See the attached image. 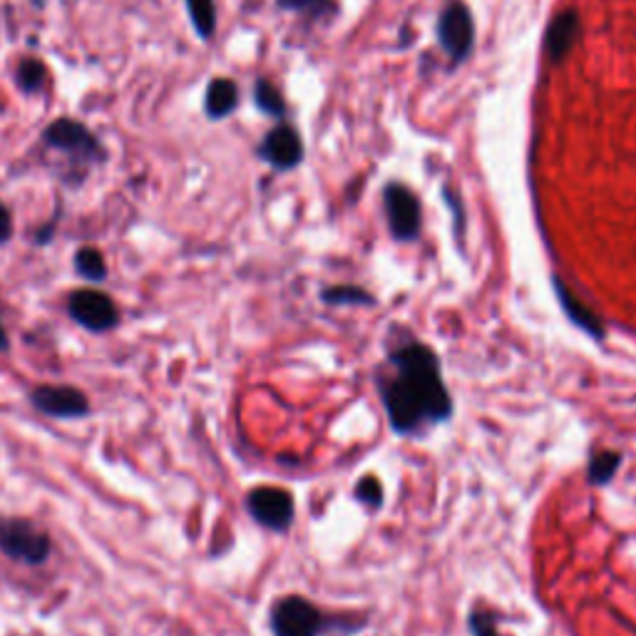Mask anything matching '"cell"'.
Returning a JSON list of instances; mask_svg holds the SVG:
<instances>
[{"label":"cell","instance_id":"cell-1","mask_svg":"<svg viewBox=\"0 0 636 636\" xmlns=\"http://www.w3.org/2000/svg\"><path fill=\"white\" fill-rule=\"evenodd\" d=\"M390 428L398 435H418L453 416V398L445 386L435 351L408 341L394 348L376 376Z\"/></svg>","mask_w":636,"mask_h":636},{"label":"cell","instance_id":"cell-2","mask_svg":"<svg viewBox=\"0 0 636 636\" xmlns=\"http://www.w3.org/2000/svg\"><path fill=\"white\" fill-rule=\"evenodd\" d=\"M273 636H321L331 629V619L303 596H283L271 610Z\"/></svg>","mask_w":636,"mask_h":636},{"label":"cell","instance_id":"cell-3","mask_svg":"<svg viewBox=\"0 0 636 636\" xmlns=\"http://www.w3.org/2000/svg\"><path fill=\"white\" fill-rule=\"evenodd\" d=\"M0 552L25 564H43L51 554V537L21 517L0 520Z\"/></svg>","mask_w":636,"mask_h":636},{"label":"cell","instance_id":"cell-4","mask_svg":"<svg viewBox=\"0 0 636 636\" xmlns=\"http://www.w3.org/2000/svg\"><path fill=\"white\" fill-rule=\"evenodd\" d=\"M247 510L254 520L273 532L289 530L293 522V515H297L293 495L277 485L254 487V491L247 495Z\"/></svg>","mask_w":636,"mask_h":636},{"label":"cell","instance_id":"cell-5","mask_svg":"<svg viewBox=\"0 0 636 636\" xmlns=\"http://www.w3.org/2000/svg\"><path fill=\"white\" fill-rule=\"evenodd\" d=\"M43 140L53 150L71 154L73 162H100L103 157V147L97 142V137L85 125L71 120V117L55 120L45 130Z\"/></svg>","mask_w":636,"mask_h":636},{"label":"cell","instance_id":"cell-6","mask_svg":"<svg viewBox=\"0 0 636 636\" xmlns=\"http://www.w3.org/2000/svg\"><path fill=\"white\" fill-rule=\"evenodd\" d=\"M438 37L440 45L445 47V53L453 57L455 63H463L470 51H473L475 41L473 15H470V11L460 3V0H450L443 8V13H440Z\"/></svg>","mask_w":636,"mask_h":636},{"label":"cell","instance_id":"cell-7","mask_svg":"<svg viewBox=\"0 0 636 636\" xmlns=\"http://www.w3.org/2000/svg\"><path fill=\"white\" fill-rule=\"evenodd\" d=\"M67 311L77 321V324L85 326L87 331H110L120 321V313H117L115 301L103 291L93 289H80L73 291L71 299H67Z\"/></svg>","mask_w":636,"mask_h":636},{"label":"cell","instance_id":"cell-8","mask_svg":"<svg viewBox=\"0 0 636 636\" xmlns=\"http://www.w3.org/2000/svg\"><path fill=\"white\" fill-rule=\"evenodd\" d=\"M384 197L390 234L398 241H413L420 234V224H423V214H420V202L416 194L403 187V184H388Z\"/></svg>","mask_w":636,"mask_h":636},{"label":"cell","instance_id":"cell-9","mask_svg":"<svg viewBox=\"0 0 636 636\" xmlns=\"http://www.w3.org/2000/svg\"><path fill=\"white\" fill-rule=\"evenodd\" d=\"M31 400L41 413L53 418H83L90 410L87 396L73 386H37Z\"/></svg>","mask_w":636,"mask_h":636},{"label":"cell","instance_id":"cell-10","mask_svg":"<svg viewBox=\"0 0 636 636\" xmlns=\"http://www.w3.org/2000/svg\"><path fill=\"white\" fill-rule=\"evenodd\" d=\"M261 160H267L273 170H293L303 160V144L299 132L289 125H279L263 137Z\"/></svg>","mask_w":636,"mask_h":636},{"label":"cell","instance_id":"cell-11","mask_svg":"<svg viewBox=\"0 0 636 636\" xmlns=\"http://www.w3.org/2000/svg\"><path fill=\"white\" fill-rule=\"evenodd\" d=\"M580 13L576 11H562L554 15V21L547 28V35H545V51L550 55L552 63H562L564 55L572 51L576 37H580Z\"/></svg>","mask_w":636,"mask_h":636},{"label":"cell","instance_id":"cell-12","mask_svg":"<svg viewBox=\"0 0 636 636\" xmlns=\"http://www.w3.org/2000/svg\"><path fill=\"white\" fill-rule=\"evenodd\" d=\"M554 293H557V299H560V306L564 311V316L572 321V324L584 331L586 336H592V338H604V324H602V319L596 316V313L586 306L584 301H580L574 297V293L570 291V287H564V283L554 277Z\"/></svg>","mask_w":636,"mask_h":636},{"label":"cell","instance_id":"cell-13","mask_svg":"<svg viewBox=\"0 0 636 636\" xmlns=\"http://www.w3.org/2000/svg\"><path fill=\"white\" fill-rule=\"evenodd\" d=\"M239 105V90L229 77H214L207 87V100H204V110L212 120H222V117L231 115Z\"/></svg>","mask_w":636,"mask_h":636},{"label":"cell","instance_id":"cell-14","mask_svg":"<svg viewBox=\"0 0 636 636\" xmlns=\"http://www.w3.org/2000/svg\"><path fill=\"white\" fill-rule=\"evenodd\" d=\"M622 453H616V450H602V453H594L590 457V465H586V481L594 487H602V485H610L616 473H619L622 467Z\"/></svg>","mask_w":636,"mask_h":636},{"label":"cell","instance_id":"cell-15","mask_svg":"<svg viewBox=\"0 0 636 636\" xmlns=\"http://www.w3.org/2000/svg\"><path fill=\"white\" fill-rule=\"evenodd\" d=\"M184 3H187L194 31H197L204 41H209L214 31H217V8H214V0H184Z\"/></svg>","mask_w":636,"mask_h":636},{"label":"cell","instance_id":"cell-16","mask_svg":"<svg viewBox=\"0 0 636 636\" xmlns=\"http://www.w3.org/2000/svg\"><path fill=\"white\" fill-rule=\"evenodd\" d=\"M45 80H47V67L41 61H35V57H25V61L18 65L15 83L25 95H33L41 90Z\"/></svg>","mask_w":636,"mask_h":636},{"label":"cell","instance_id":"cell-17","mask_svg":"<svg viewBox=\"0 0 636 636\" xmlns=\"http://www.w3.org/2000/svg\"><path fill=\"white\" fill-rule=\"evenodd\" d=\"M75 269L87 281H103L107 277L103 251H97L95 247H85L75 254Z\"/></svg>","mask_w":636,"mask_h":636},{"label":"cell","instance_id":"cell-18","mask_svg":"<svg viewBox=\"0 0 636 636\" xmlns=\"http://www.w3.org/2000/svg\"><path fill=\"white\" fill-rule=\"evenodd\" d=\"M321 299L331 306H346V303L348 306H370V303H376V299L360 287H331L321 293Z\"/></svg>","mask_w":636,"mask_h":636},{"label":"cell","instance_id":"cell-19","mask_svg":"<svg viewBox=\"0 0 636 636\" xmlns=\"http://www.w3.org/2000/svg\"><path fill=\"white\" fill-rule=\"evenodd\" d=\"M254 100H257L261 112H267L271 117H283V115H287V105H283L281 93L269 80H259L257 83V87H254Z\"/></svg>","mask_w":636,"mask_h":636},{"label":"cell","instance_id":"cell-20","mask_svg":"<svg viewBox=\"0 0 636 636\" xmlns=\"http://www.w3.org/2000/svg\"><path fill=\"white\" fill-rule=\"evenodd\" d=\"M354 497H356V500H358L360 505L370 507V510H378V507L386 503L384 485H380V481H378V477H374V475H364V477H360V481L356 483Z\"/></svg>","mask_w":636,"mask_h":636},{"label":"cell","instance_id":"cell-21","mask_svg":"<svg viewBox=\"0 0 636 636\" xmlns=\"http://www.w3.org/2000/svg\"><path fill=\"white\" fill-rule=\"evenodd\" d=\"M467 626H470V634H473V636H500V632H497V622H495L493 612H483V610L470 612Z\"/></svg>","mask_w":636,"mask_h":636},{"label":"cell","instance_id":"cell-22","mask_svg":"<svg viewBox=\"0 0 636 636\" xmlns=\"http://www.w3.org/2000/svg\"><path fill=\"white\" fill-rule=\"evenodd\" d=\"M281 8H287V11H297V13H309L313 18L328 13L334 3L331 0H279Z\"/></svg>","mask_w":636,"mask_h":636},{"label":"cell","instance_id":"cell-23","mask_svg":"<svg viewBox=\"0 0 636 636\" xmlns=\"http://www.w3.org/2000/svg\"><path fill=\"white\" fill-rule=\"evenodd\" d=\"M13 237V217L3 202H0V244Z\"/></svg>","mask_w":636,"mask_h":636},{"label":"cell","instance_id":"cell-24","mask_svg":"<svg viewBox=\"0 0 636 636\" xmlns=\"http://www.w3.org/2000/svg\"><path fill=\"white\" fill-rule=\"evenodd\" d=\"M0 351H8V334L3 328V321H0Z\"/></svg>","mask_w":636,"mask_h":636}]
</instances>
